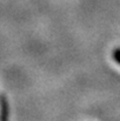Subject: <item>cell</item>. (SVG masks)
<instances>
[{
    "label": "cell",
    "mask_w": 120,
    "mask_h": 121,
    "mask_svg": "<svg viewBox=\"0 0 120 121\" xmlns=\"http://www.w3.org/2000/svg\"><path fill=\"white\" fill-rule=\"evenodd\" d=\"M112 56H113V60L120 65V48H116V49L113 51Z\"/></svg>",
    "instance_id": "obj_2"
},
{
    "label": "cell",
    "mask_w": 120,
    "mask_h": 121,
    "mask_svg": "<svg viewBox=\"0 0 120 121\" xmlns=\"http://www.w3.org/2000/svg\"><path fill=\"white\" fill-rule=\"evenodd\" d=\"M8 117V105L4 95L0 96V120H6Z\"/></svg>",
    "instance_id": "obj_1"
}]
</instances>
